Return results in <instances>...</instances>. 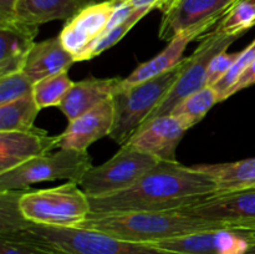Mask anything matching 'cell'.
I'll return each instance as SVG.
<instances>
[{"label": "cell", "mask_w": 255, "mask_h": 254, "mask_svg": "<svg viewBox=\"0 0 255 254\" xmlns=\"http://www.w3.org/2000/svg\"><path fill=\"white\" fill-rule=\"evenodd\" d=\"M109 1H111L112 5H114L115 7H117L120 6V5H124L125 2H127L128 0H109Z\"/></svg>", "instance_id": "8d00e7d4"}, {"label": "cell", "mask_w": 255, "mask_h": 254, "mask_svg": "<svg viewBox=\"0 0 255 254\" xmlns=\"http://www.w3.org/2000/svg\"><path fill=\"white\" fill-rule=\"evenodd\" d=\"M34 82L24 71L0 76V105L9 104L32 94Z\"/></svg>", "instance_id": "83f0119b"}, {"label": "cell", "mask_w": 255, "mask_h": 254, "mask_svg": "<svg viewBox=\"0 0 255 254\" xmlns=\"http://www.w3.org/2000/svg\"><path fill=\"white\" fill-rule=\"evenodd\" d=\"M207 32H209V29L206 26L193 27V29L181 32L168 42V46L161 54H158L148 61L139 64L128 76L122 80V82L125 85L139 84V82L146 81V80L169 71L174 66L181 64L182 60L184 59V50L188 46L189 42L193 41V40H199Z\"/></svg>", "instance_id": "e0dca14e"}, {"label": "cell", "mask_w": 255, "mask_h": 254, "mask_svg": "<svg viewBox=\"0 0 255 254\" xmlns=\"http://www.w3.org/2000/svg\"><path fill=\"white\" fill-rule=\"evenodd\" d=\"M255 59V40L249 45L248 47L241 51L239 55V59L237 60V62L234 64V66L232 67L228 71V74L223 77L222 80H219L216 85L213 86V89L216 90V92L218 94L219 102L224 101V97H226L227 91L231 89L234 85V82L239 79L242 74L247 70V67L254 61Z\"/></svg>", "instance_id": "f1b7e54d"}, {"label": "cell", "mask_w": 255, "mask_h": 254, "mask_svg": "<svg viewBox=\"0 0 255 254\" xmlns=\"http://www.w3.org/2000/svg\"><path fill=\"white\" fill-rule=\"evenodd\" d=\"M186 61L187 57H184L181 64L169 71L139 84L125 85L122 81L120 82L111 97L115 122L110 138L120 146H124L131 139L168 94L181 75Z\"/></svg>", "instance_id": "3957f363"}, {"label": "cell", "mask_w": 255, "mask_h": 254, "mask_svg": "<svg viewBox=\"0 0 255 254\" xmlns=\"http://www.w3.org/2000/svg\"><path fill=\"white\" fill-rule=\"evenodd\" d=\"M159 162L156 157L126 143L104 164L90 168L79 186L89 198L116 193L133 186Z\"/></svg>", "instance_id": "52a82bcc"}, {"label": "cell", "mask_w": 255, "mask_h": 254, "mask_svg": "<svg viewBox=\"0 0 255 254\" xmlns=\"http://www.w3.org/2000/svg\"><path fill=\"white\" fill-rule=\"evenodd\" d=\"M183 209L202 218L221 222L237 231L255 232V188L216 193L201 203Z\"/></svg>", "instance_id": "8fae6325"}, {"label": "cell", "mask_w": 255, "mask_h": 254, "mask_svg": "<svg viewBox=\"0 0 255 254\" xmlns=\"http://www.w3.org/2000/svg\"><path fill=\"white\" fill-rule=\"evenodd\" d=\"M106 0H20L16 20L40 26L54 20H70L81 10Z\"/></svg>", "instance_id": "ffe728a7"}, {"label": "cell", "mask_w": 255, "mask_h": 254, "mask_svg": "<svg viewBox=\"0 0 255 254\" xmlns=\"http://www.w3.org/2000/svg\"><path fill=\"white\" fill-rule=\"evenodd\" d=\"M114 122V102L110 99L69 121L65 131L59 134L57 147L86 152L94 142L110 136Z\"/></svg>", "instance_id": "5bb4252c"}, {"label": "cell", "mask_w": 255, "mask_h": 254, "mask_svg": "<svg viewBox=\"0 0 255 254\" xmlns=\"http://www.w3.org/2000/svg\"><path fill=\"white\" fill-rule=\"evenodd\" d=\"M32 238L74 254H181L149 243L124 241L84 228H56L27 222L21 229Z\"/></svg>", "instance_id": "5b68a950"}, {"label": "cell", "mask_w": 255, "mask_h": 254, "mask_svg": "<svg viewBox=\"0 0 255 254\" xmlns=\"http://www.w3.org/2000/svg\"><path fill=\"white\" fill-rule=\"evenodd\" d=\"M92 167V158L87 151L60 148L55 153L49 152L35 157L16 168L0 173V192L27 189L31 184L56 179L79 183Z\"/></svg>", "instance_id": "8992f818"}, {"label": "cell", "mask_w": 255, "mask_h": 254, "mask_svg": "<svg viewBox=\"0 0 255 254\" xmlns=\"http://www.w3.org/2000/svg\"><path fill=\"white\" fill-rule=\"evenodd\" d=\"M218 102L219 97L216 90L213 87L206 86L179 102L169 115L176 117L187 129H189L201 122L211 111L212 107Z\"/></svg>", "instance_id": "603a6c76"}, {"label": "cell", "mask_w": 255, "mask_h": 254, "mask_svg": "<svg viewBox=\"0 0 255 254\" xmlns=\"http://www.w3.org/2000/svg\"><path fill=\"white\" fill-rule=\"evenodd\" d=\"M77 228L91 229L137 243H154L201 232L233 229L221 222L188 213L183 208L162 212L90 214Z\"/></svg>", "instance_id": "7a4b0ae2"}, {"label": "cell", "mask_w": 255, "mask_h": 254, "mask_svg": "<svg viewBox=\"0 0 255 254\" xmlns=\"http://www.w3.org/2000/svg\"><path fill=\"white\" fill-rule=\"evenodd\" d=\"M121 81L122 79L120 77H111V79L89 77L74 82L59 109L69 121H72L94 107L99 106L106 100L111 99Z\"/></svg>", "instance_id": "ac0fdd59"}, {"label": "cell", "mask_w": 255, "mask_h": 254, "mask_svg": "<svg viewBox=\"0 0 255 254\" xmlns=\"http://www.w3.org/2000/svg\"><path fill=\"white\" fill-rule=\"evenodd\" d=\"M20 211L29 223L56 228H77L90 216L89 197L77 182L37 191H25Z\"/></svg>", "instance_id": "277c9868"}, {"label": "cell", "mask_w": 255, "mask_h": 254, "mask_svg": "<svg viewBox=\"0 0 255 254\" xmlns=\"http://www.w3.org/2000/svg\"><path fill=\"white\" fill-rule=\"evenodd\" d=\"M40 110L32 94L9 104L0 105V132L29 131L34 128V122Z\"/></svg>", "instance_id": "7402d4cb"}, {"label": "cell", "mask_w": 255, "mask_h": 254, "mask_svg": "<svg viewBox=\"0 0 255 254\" xmlns=\"http://www.w3.org/2000/svg\"><path fill=\"white\" fill-rule=\"evenodd\" d=\"M246 254H255V233L252 234L251 241H249V247L247 249Z\"/></svg>", "instance_id": "d590c367"}, {"label": "cell", "mask_w": 255, "mask_h": 254, "mask_svg": "<svg viewBox=\"0 0 255 254\" xmlns=\"http://www.w3.org/2000/svg\"><path fill=\"white\" fill-rule=\"evenodd\" d=\"M152 10H153V7H139V9H134L133 12L125 21H122L121 24H119L117 26L112 27L111 30L105 32L101 39H100V41L96 44V46H95L94 51H92V59L99 56L100 54H102L106 50H109L114 45H116L142 17L146 16Z\"/></svg>", "instance_id": "4316f807"}, {"label": "cell", "mask_w": 255, "mask_h": 254, "mask_svg": "<svg viewBox=\"0 0 255 254\" xmlns=\"http://www.w3.org/2000/svg\"><path fill=\"white\" fill-rule=\"evenodd\" d=\"M255 26V0H237L214 30L227 35H243Z\"/></svg>", "instance_id": "d4e9b609"}, {"label": "cell", "mask_w": 255, "mask_h": 254, "mask_svg": "<svg viewBox=\"0 0 255 254\" xmlns=\"http://www.w3.org/2000/svg\"><path fill=\"white\" fill-rule=\"evenodd\" d=\"M26 189L0 192V236L15 233L25 228L27 221L20 211V197Z\"/></svg>", "instance_id": "484cf974"}, {"label": "cell", "mask_w": 255, "mask_h": 254, "mask_svg": "<svg viewBox=\"0 0 255 254\" xmlns=\"http://www.w3.org/2000/svg\"><path fill=\"white\" fill-rule=\"evenodd\" d=\"M72 85L74 81L70 80L69 71H64L34 84L32 95L37 106L41 110L47 107H59Z\"/></svg>", "instance_id": "cb8c5ba5"}, {"label": "cell", "mask_w": 255, "mask_h": 254, "mask_svg": "<svg viewBox=\"0 0 255 254\" xmlns=\"http://www.w3.org/2000/svg\"><path fill=\"white\" fill-rule=\"evenodd\" d=\"M237 0H178L163 14L158 37L171 41L174 36L189 29L216 26Z\"/></svg>", "instance_id": "30bf717a"}, {"label": "cell", "mask_w": 255, "mask_h": 254, "mask_svg": "<svg viewBox=\"0 0 255 254\" xmlns=\"http://www.w3.org/2000/svg\"><path fill=\"white\" fill-rule=\"evenodd\" d=\"M74 56L62 45L59 36L35 42L25 61L22 71L34 84L52 75L69 71Z\"/></svg>", "instance_id": "d6986e66"}, {"label": "cell", "mask_w": 255, "mask_h": 254, "mask_svg": "<svg viewBox=\"0 0 255 254\" xmlns=\"http://www.w3.org/2000/svg\"><path fill=\"white\" fill-rule=\"evenodd\" d=\"M196 168L214 179L217 194L255 188V157L228 163L198 164Z\"/></svg>", "instance_id": "44dd1931"}, {"label": "cell", "mask_w": 255, "mask_h": 254, "mask_svg": "<svg viewBox=\"0 0 255 254\" xmlns=\"http://www.w3.org/2000/svg\"><path fill=\"white\" fill-rule=\"evenodd\" d=\"M239 55H241V51L228 52L227 50L217 55L209 65L208 75H207V86L213 87L219 80L223 79L228 74L229 70L234 66L237 60L239 59Z\"/></svg>", "instance_id": "f546056e"}, {"label": "cell", "mask_w": 255, "mask_h": 254, "mask_svg": "<svg viewBox=\"0 0 255 254\" xmlns=\"http://www.w3.org/2000/svg\"><path fill=\"white\" fill-rule=\"evenodd\" d=\"M59 134L51 136L34 127L29 131L0 132V173L16 168L20 164L49 153L57 147Z\"/></svg>", "instance_id": "9a60e30c"}, {"label": "cell", "mask_w": 255, "mask_h": 254, "mask_svg": "<svg viewBox=\"0 0 255 254\" xmlns=\"http://www.w3.org/2000/svg\"><path fill=\"white\" fill-rule=\"evenodd\" d=\"M187 131L176 117L166 115L142 125L127 143L159 161L177 162V147Z\"/></svg>", "instance_id": "4fadbf2b"}, {"label": "cell", "mask_w": 255, "mask_h": 254, "mask_svg": "<svg viewBox=\"0 0 255 254\" xmlns=\"http://www.w3.org/2000/svg\"><path fill=\"white\" fill-rule=\"evenodd\" d=\"M0 254H37L31 247L17 239L0 237Z\"/></svg>", "instance_id": "d6a6232c"}, {"label": "cell", "mask_w": 255, "mask_h": 254, "mask_svg": "<svg viewBox=\"0 0 255 254\" xmlns=\"http://www.w3.org/2000/svg\"><path fill=\"white\" fill-rule=\"evenodd\" d=\"M116 7L111 1L94 4L67 20L59 37L75 61L92 59V51L105 34Z\"/></svg>", "instance_id": "9c48e42d"}, {"label": "cell", "mask_w": 255, "mask_h": 254, "mask_svg": "<svg viewBox=\"0 0 255 254\" xmlns=\"http://www.w3.org/2000/svg\"><path fill=\"white\" fill-rule=\"evenodd\" d=\"M253 85H255V59L254 61L247 67L246 71L239 76V79L234 82L233 86L227 91L224 100L229 99L231 96L236 95L237 92L242 91V90L244 89H248V87L253 86Z\"/></svg>", "instance_id": "1f68e13d"}, {"label": "cell", "mask_w": 255, "mask_h": 254, "mask_svg": "<svg viewBox=\"0 0 255 254\" xmlns=\"http://www.w3.org/2000/svg\"><path fill=\"white\" fill-rule=\"evenodd\" d=\"M177 1H178V0H159V1L156 4V9L161 10V11L164 14V12L168 11V10L171 9Z\"/></svg>", "instance_id": "e575fe53"}, {"label": "cell", "mask_w": 255, "mask_h": 254, "mask_svg": "<svg viewBox=\"0 0 255 254\" xmlns=\"http://www.w3.org/2000/svg\"><path fill=\"white\" fill-rule=\"evenodd\" d=\"M0 237L17 239V241L24 242V243H26L27 246L31 247V248L34 249L37 254H74V253H69V252L62 251V249L56 248V247L51 246V244L45 243V242L39 241V239L32 238L31 236H29V234H26L25 232H22V231L15 232V233L6 234V236H0Z\"/></svg>", "instance_id": "4dcf8cb0"}, {"label": "cell", "mask_w": 255, "mask_h": 254, "mask_svg": "<svg viewBox=\"0 0 255 254\" xmlns=\"http://www.w3.org/2000/svg\"><path fill=\"white\" fill-rule=\"evenodd\" d=\"M216 193L214 179L196 166L161 161L129 188L90 197V214L173 211L201 203Z\"/></svg>", "instance_id": "6da1fadb"}, {"label": "cell", "mask_w": 255, "mask_h": 254, "mask_svg": "<svg viewBox=\"0 0 255 254\" xmlns=\"http://www.w3.org/2000/svg\"><path fill=\"white\" fill-rule=\"evenodd\" d=\"M37 32V25L19 20L0 25V76L22 71Z\"/></svg>", "instance_id": "2e32d148"}, {"label": "cell", "mask_w": 255, "mask_h": 254, "mask_svg": "<svg viewBox=\"0 0 255 254\" xmlns=\"http://www.w3.org/2000/svg\"><path fill=\"white\" fill-rule=\"evenodd\" d=\"M242 35L222 34L214 29L202 36L199 39L201 44L197 47L196 51L191 56L187 57L186 65H184L177 81L174 82L166 97L162 100L161 104L149 115L146 122L157 119V117L169 115L172 110L179 102L183 101L186 97L191 96L192 94L206 87L207 75H208V69L212 60L222 51H226Z\"/></svg>", "instance_id": "ba28073f"}, {"label": "cell", "mask_w": 255, "mask_h": 254, "mask_svg": "<svg viewBox=\"0 0 255 254\" xmlns=\"http://www.w3.org/2000/svg\"><path fill=\"white\" fill-rule=\"evenodd\" d=\"M255 232L217 229L149 243L181 254H246Z\"/></svg>", "instance_id": "7c38bea8"}, {"label": "cell", "mask_w": 255, "mask_h": 254, "mask_svg": "<svg viewBox=\"0 0 255 254\" xmlns=\"http://www.w3.org/2000/svg\"><path fill=\"white\" fill-rule=\"evenodd\" d=\"M20 0H0V25L16 20V9Z\"/></svg>", "instance_id": "836d02e7"}]
</instances>
